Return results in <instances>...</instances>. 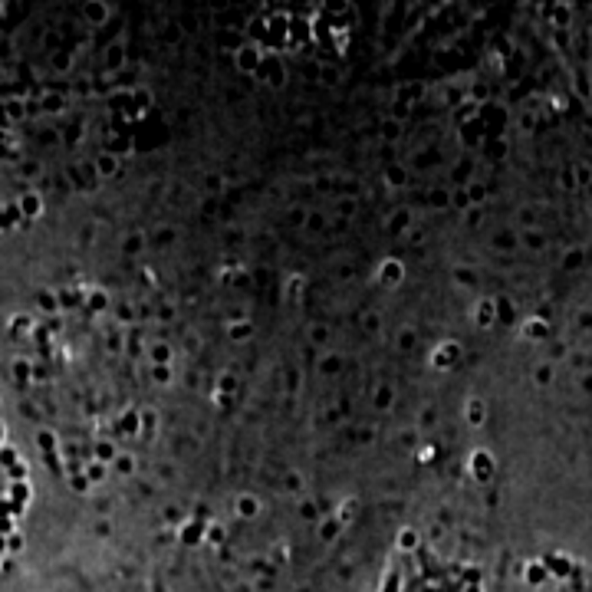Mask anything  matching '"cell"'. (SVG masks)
<instances>
[{"label":"cell","instance_id":"9c48e42d","mask_svg":"<svg viewBox=\"0 0 592 592\" xmlns=\"http://www.w3.org/2000/svg\"><path fill=\"white\" fill-rule=\"evenodd\" d=\"M89 20H106V7L102 3H89Z\"/></svg>","mask_w":592,"mask_h":592},{"label":"cell","instance_id":"6da1fadb","mask_svg":"<svg viewBox=\"0 0 592 592\" xmlns=\"http://www.w3.org/2000/svg\"><path fill=\"white\" fill-rule=\"evenodd\" d=\"M402 280H405V267H402L398 260H385L382 263V283L385 286H398Z\"/></svg>","mask_w":592,"mask_h":592},{"label":"cell","instance_id":"30bf717a","mask_svg":"<svg viewBox=\"0 0 592 592\" xmlns=\"http://www.w3.org/2000/svg\"><path fill=\"white\" fill-rule=\"evenodd\" d=\"M398 543H402V546H405V549H411V546H415V533H411V530H405Z\"/></svg>","mask_w":592,"mask_h":592},{"label":"cell","instance_id":"ba28073f","mask_svg":"<svg viewBox=\"0 0 592 592\" xmlns=\"http://www.w3.org/2000/svg\"><path fill=\"white\" fill-rule=\"evenodd\" d=\"M230 336H234V339H247V336H250V323H237V326L230 329Z\"/></svg>","mask_w":592,"mask_h":592},{"label":"cell","instance_id":"8fae6325","mask_svg":"<svg viewBox=\"0 0 592 592\" xmlns=\"http://www.w3.org/2000/svg\"><path fill=\"white\" fill-rule=\"evenodd\" d=\"M208 537H211V543H220V537H224V530H220V526H211V530H208Z\"/></svg>","mask_w":592,"mask_h":592},{"label":"cell","instance_id":"7c38bea8","mask_svg":"<svg viewBox=\"0 0 592 592\" xmlns=\"http://www.w3.org/2000/svg\"><path fill=\"white\" fill-rule=\"evenodd\" d=\"M155 378H158V382H168V369H164V365H161V369H155Z\"/></svg>","mask_w":592,"mask_h":592},{"label":"cell","instance_id":"5b68a950","mask_svg":"<svg viewBox=\"0 0 592 592\" xmlns=\"http://www.w3.org/2000/svg\"><path fill=\"white\" fill-rule=\"evenodd\" d=\"M408 220H411V214H408V211H395L392 217H388V227H392V230H402Z\"/></svg>","mask_w":592,"mask_h":592},{"label":"cell","instance_id":"7a4b0ae2","mask_svg":"<svg viewBox=\"0 0 592 592\" xmlns=\"http://www.w3.org/2000/svg\"><path fill=\"white\" fill-rule=\"evenodd\" d=\"M237 513L241 516H257L260 513V504H257V497H250V493H243V497H237Z\"/></svg>","mask_w":592,"mask_h":592},{"label":"cell","instance_id":"8992f818","mask_svg":"<svg viewBox=\"0 0 592 592\" xmlns=\"http://www.w3.org/2000/svg\"><path fill=\"white\" fill-rule=\"evenodd\" d=\"M115 168H119V161L112 155H102L99 158V175H115Z\"/></svg>","mask_w":592,"mask_h":592},{"label":"cell","instance_id":"52a82bcc","mask_svg":"<svg viewBox=\"0 0 592 592\" xmlns=\"http://www.w3.org/2000/svg\"><path fill=\"white\" fill-rule=\"evenodd\" d=\"M152 359L161 362V365H168V362H171V349H168V346H155V349H152Z\"/></svg>","mask_w":592,"mask_h":592},{"label":"cell","instance_id":"277c9868","mask_svg":"<svg viewBox=\"0 0 592 592\" xmlns=\"http://www.w3.org/2000/svg\"><path fill=\"white\" fill-rule=\"evenodd\" d=\"M237 63H241V69L250 73L253 66H257V53H253V50H241V53H237Z\"/></svg>","mask_w":592,"mask_h":592},{"label":"cell","instance_id":"3957f363","mask_svg":"<svg viewBox=\"0 0 592 592\" xmlns=\"http://www.w3.org/2000/svg\"><path fill=\"white\" fill-rule=\"evenodd\" d=\"M467 421H471V425H481L484 421V405L481 402H467Z\"/></svg>","mask_w":592,"mask_h":592}]
</instances>
